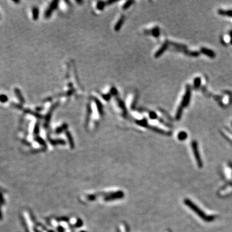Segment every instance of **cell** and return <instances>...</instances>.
Listing matches in <instances>:
<instances>
[{"mask_svg": "<svg viewBox=\"0 0 232 232\" xmlns=\"http://www.w3.org/2000/svg\"><path fill=\"white\" fill-rule=\"evenodd\" d=\"M184 203L189 208L191 209V210L194 212L195 213H196L199 217L201 218L203 220L206 221V222H212V221H213L215 219V216H213V215H206L196 204H195L191 200H190L188 198H185L184 200Z\"/></svg>", "mask_w": 232, "mask_h": 232, "instance_id": "1", "label": "cell"}, {"mask_svg": "<svg viewBox=\"0 0 232 232\" xmlns=\"http://www.w3.org/2000/svg\"><path fill=\"white\" fill-rule=\"evenodd\" d=\"M191 148H192L193 153V155H194V157L195 159L197 166L199 168H202L203 167V161H202V159L201 157L200 153L198 151V144H197V142L196 141H193L191 142Z\"/></svg>", "mask_w": 232, "mask_h": 232, "instance_id": "2", "label": "cell"}, {"mask_svg": "<svg viewBox=\"0 0 232 232\" xmlns=\"http://www.w3.org/2000/svg\"><path fill=\"white\" fill-rule=\"evenodd\" d=\"M191 86L189 85H187L186 86V91L185 93H184V96H183L182 101H181V106L183 108L186 107L188 106L189 103H190V99H191Z\"/></svg>", "mask_w": 232, "mask_h": 232, "instance_id": "3", "label": "cell"}, {"mask_svg": "<svg viewBox=\"0 0 232 232\" xmlns=\"http://www.w3.org/2000/svg\"><path fill=\"white\" fill-rule=\"evenodd\" d=\"M201 52L212 59L215 58V56H216L215 53L213 50H212L210 49H208V48H204V47H202V48H201Z\"/></svg>", "mask_w": 232, "mask_h": 232, "instance_id": "4", "label": "cell"}, {"mask_svg": "<svg viewBox=\"0 0 232 232\" xmlns=\"http://www.w3.org/2000/svg\"><path fill=\"white\" fill-rule=\"evenodd\" d=\"M168 45H169V43H168V41H167V42L164 43L163 45L161 46V48H159L157 51V52L155 53V57L157 58V57H160V56H161V55H162V54H163L165 51H166V50H167V48H168Z\"/></svg>", "mask_w": 232, "mask_h": 232, "instance_id": "5", "label": "cell"}, {"mask_svg": "<svg viewBox=\"0 0 232 232\" xmlns=\"http://www.w3.org/2000/svg\"><path fill=\"white\" fill-rule=\"evenodd\" d=\"M14 93H15V95H16V97H17L18 99L19 100V102H20V103L21 104V105L22 104L25 103V99H24L23 95V94H22L21 91L18 88H15Z\"/></svg>", "mask_w": 232, "mask_h": 232, "instance_id": "6", "label": "cell"}, {"mask_svg": "<svg viewBox=\"0 0 232 232\" xmlns=\"http://www.w3.org/2000/svg\"><path fill=\"white\" fill-rule=\"evenodd\" d=\"M218 13L220 15H221V16H228V17L232 18V10H222V9H219V10H218Z\"/></svg>", "mask_w": 232, "mask_h": 232, "instance_id": "7", "label": "cell"}, {"mask_svg": "<svg viewBox=\"0 0 232 232\" xmlns=\"http://www.w3.org/2000/svg\"><path fill=\"white\" fill-rule=\"evenodd\" d=\"M150 128L152 130H153V131H156V132H157V133H159V134H161L166 135V136H170L171 135V133L170 132H169V131H164V130H162V129H160V128H157V127L150 126Z\"/></svg>", "mask_w": 232, "mask_h": 232, "instance_id": "8", "label": "cell"}, {"mask_svg": "<svg viewBox=\"0 0 232 232\" xmlns=\"http://www.w3.org/2000/svg\"><path fill=\"white\" fill-rule=\"evenodd\" d=\"M183 108L180 105L177 110L176 114H175V120L176 121H179L181 119V117H182V114H183Z\"/></svg>", "mask_w": 232, "mask_h": 232, "instance_id": "9", "label": "cell"}, {"mask_svg": "<svg viewBox=\"0 0 232 232\" xmlns=\"http://www.w3.org/2000/svg\"><path fill=\"white\" fill-rule=\"evenodd\" d=\"M187 137H188V134L186 131H180L179 133L177 135V138L179 141H185L186 139H187Z\"/></svg>", "mask_w": 232, "mask_h": 232, "instance_id": "10", "label": "cell"}, {"mask_svg": "<svg viewBox=\"0 0 232 232\" xmlns=\"http://www.w3.org/2000/svg\"><path fill=\"white\" fill-rule=\"evenodd\" d=\"M124 16H122V17L120 18L119 20V21L117 22V23H116V25H115V30L116 31L119 30L120 28H121V26H122V25H123V23H124Z\"/></svg>", "mask_w": 232, "mask_h": 232, "instance_id": "11", "label": "cell"}, {"mask_svg": "<svg viewBox=\"0 0 232 232\" xmlns=\"http://www.w3.org/2000/svg\"><path fill=\"white\" fill-rule=\"evenodd\" d=\"M168 43L171 45H172L174 47H175V48H177L181 50H186L187 47L186 46L183 45H181V44H179V43H173V42H168Z\"/></svg>", "mask_w": 232, "mask_h": 232, "instance_id": "12", "label": "cell"}, {"mask_svg": "<svg viewBox=\"0 0 232 232\" xmlns=\"http://www.w3.org/2000/svg\"><path fill=\"white\" fill-rule=\"evenodd\" d=\"M94 100H95V104H96V106L97 107V110L98 111H99V114H100V115H103V109L102 104L101 103V102H100L98 99H94Z\"/></svg>", "mask_w": 232, "mask_h": 232, "instance_id": "13", "label": "cell"}, {"mask_svg": "<svg viewBox=\"0 0 232 232\" xmlns=\"http://www.w3.org/2000/svg\"><path fill=\"white\" fill-rule=\"evenodd\" d=\"M201 85V77H197L195 78L194 81H193V87L194 88H198Z\"/></svg>", "mask_w": 232, "mask_h": 232, "instance_id": "14", "label": "cell"}, {"mask_svg": "<svg viewBox=\"0 0 232 232\" xmlns=\"http://www.w3.org/2000/svg\"><path fill=\"white\" fill-rule=\"evenodd\" d=\"M32 17L34 20H37L39 18V9L38 7H34L32 9Z\"/></svg>", "mask_w": 232, "mask_h": 232, "instance_id": "15", "label": "cell"}, {"mask_svg": "<svg viewBox=\"0 0 232 232\" xmlns=\"http://www.w3.org/2000/svg\"><path fill=\"white\" fill-rule=\"evenodd\" d=\"M160 34H161V32H160V30L158 27H155L153 28V29L152 30V34L153 35V37L155 38H159V36H160Z\"/></svg>", "mask_w": 232, "mask_h": 232, "instance_id": "16", "label": "cell"}, {"mask_svg": "<svg viewBox=\"0 0 232 232\" xmlns=\"http://www.w3.org/2000/svg\"><path fill=\"white\" fill-rule=\"evenodd\" d=\"M184 53L187 55H188L190 56H192V57H197V56H199V54H200V52H199L197 51H191V52H188L186 50L184 51Z\"/></svg>", "mask_w": 232, "mask_h": 232, "instance_id": "17", "label": "cell"}, {"mask_svg": "<svg viewBox=\"0 0 232 232\" xmlns=\"http://www.w3.org/2000/svg\"><path fill=\"white\" fill-rule=\"evenodd\" d=\"M136 123L139 125L141 126L146 127L148 125V121L146 119H143L142 120H139V121H136Z\"/></svg>", "mask_w": 232, "mask_h": 232, "instance_id": "18", "label": "cell"}, {"mask_svg": "<svg viewBox=\"0 0 232 232\" xmlns=\"http://www.w3.org/2000/svg\"><path fill=\"white\" fill-rule=\"evenodd\" d=\"M25 112L26 113V114H32V115H34V116H35V117H38V118H41V117H42V116H41V115H40V114H37V113L34 112L33 111H31L30 110H28V109L25 110Z\"/></svg>", "mask_w": 232, "mask_h": 232, "instance_id": "19", "label": "cell"}, {"mask_svg": "<svg viewBox=\"0 0 232 232\" xmlns=\"http://www.w3.org/2000/svg\"><path fill=\"white\" fill-rule=\"evenodd\" d=\"M9 101V97L5 94H0V102L2 103L8 102Z\"/></svg>", "mask_w": 232, "mask_h": 232, "instance_id": "20", "label": "cell"}, {"mask_svg": "<svg viewBox=\"0 0 232 232\" xmlns=\"http://www.w3.org/2000/svg\"><path fill=\"white\" fill-rule=\"evenodd\" d=\"M159 111H161V112H162V114H163V115H164L165 117H167L168 119L170 120V121H172V117H171L170 115L167 112L165 111V110H164L162 109V108H159Z\"/></svg>", "mask_w": 232, "mask_h": 232, "instance_id": "21", "label": "cell"}, {"mask_svg": "<svg viewBox=\"0 0 232 232\" xmlns=\"http://www.w3.org/2000/svg\"><path fill=\"white\" fill-rule=\"evenodd\" d=\"M149 117H150L151 119H157L158 118V116L155 112L151 111L149 112Z\"/></svg>", "mask_w": 232, "mask_h": 232, "instance_id": "22", "label": "cell"}, {"mask_svg": "<svg viewBox=\"0 0 232 232\" xmlns=\"http://www.w3.org/2000/svg\"><path fill=\"white\" fill-rule=\"evenodd\" d=\"M52 11H53L52 9H51L50 7L48 8V10H47L45 12V17L46 18H50V16H51L52 13Z\"/></svg>", "mask_w": 232, "mask_h": 232, "instance_id": "23", "label": "cell"}, {"mask_svg": "<svg viewBox=\"0 0 232 232\" xmlns=\"http://www.w3.org/2000/svg\"><path fill=\"white\" fill-rule=\"evenodd\" d=\"M134 3V2L133 1H128V2H126L125 3H124V5L123 6V9H128V8L131 6V4Z\"/></svg>", "mask_w": 232, "mask_h": 232, "instance_id": "24", "label": "cell"}, {"mask_svg": "<svg viewBox=\"0 0 232 232\" xmlns=\"http://www.w3.org/2000/svg\"><path fill=\"white\" fill-rule=\"evenodd\" d=\"M12 106L18 110L23 109V106H22V105L21 103H12Z\"/></svg>", "mask_w": 232, "mask_h": 232, "instance_id": "25", "label": "cell"}, {"mask_svg": "<svg viewBox=\"0 0 232 232\" xmlns=\"http://www.w3.org/2000/svg\"><path fill=\"white\" fill-rule=\"evenodd\" d=\"M105 6V3H104L103 2H100L97 3V8L99 10H103L104 9Z\"/></svg>", "mask_w": 232, "mask_h": 232, "instance_id": "26", "label": "cell"}, {"mask_svg": "<svg viewBox=\"0 0 232 232\" xmlns=\"http://www.w3.org/2000/svg\"><path fill=\"white\" fill-rule=\"evenodd\" d=\"M57 3H58V2H57V1H54V2H53L52 3L50 4V8L51 9H52V10H54V9H56L57 7Z\"/></svg>", "mask_w": 232, "mask_h": 232, "instance_id": "27", "label": "cell"}, {"mask_svg": "<svg viewBox=\"0 0 232 232\" xmlns=\"http://www.w3.org/2000/svg\"><path fill=\"white\" fill-rule=\"evenodd\" d=\"M67 127H68V126L67 125V124H63V126H61V127L58 128L57 129V130H56V131H57V133H59V132H61V131H63V130H64L65 128H67Z\"/></svg>", "mask_w": 232, "mask_h": 232, "instance_id": "28", "label": "cell"}, {"mask_svg": "<svg viewBox=\"0 0 232 232\" xmlns=\"http://www.w3.org/2000/svg\"><path fill=\"white\" fill-rule=\"evenodd\" d=\"M39 123H36V124L35 125V127H34V132L35 134H38V132H39Z\"/></svg>", "mask_w": 232, "mask_h": 232, "instance_id": "29", "label": "cell"}, {"mask_svg": "<svg viewBox=\"0 0 232 232\" xmlns=\"http://www.w3.org/2000/svg\"><path fill=\"white\" fill-rule=\"evenodd\" d=\"M111 93H112L113 95H116V94L117 93V89H116L115 87H112L111 89Z\"/></svg>", "mask_w": 232, "mask_h": 232, "instance_id": "30", "label": "cell"}, {"mask_svg": "<svg viewBox=\"0 0 232 232\" xmlns=\"http://www.w3.org/2000/svg\"><path fill=\"white\" fill-rule=\"evenodd\" d=\"M102 97L104 98V99L107 100V101H108L110 99V94H107V95H102Z\"/></svg>", "mask_w": 232, "mask_h": 232, "instance_id": "31", "label": "cell"}, {"mask_svg": "<svg viewBox=\"0 0 232 232\" xmlns=\"http://www.w3.org/2000/svg\"><path fill=\"white\" fill-rule=\"evenodd\" d=\"M229 36H230V43L232 45V30L229 32Z\"/></svg>", "mask_w": 232, "mask_h": 232, "instance_id": "32", "label": "cell"}, {"mask_svg": "<svg viewBox=\"0 0 232 232\" xmlns=\"http://www.w3.org/2000/svg\"><path fill=\"white\" fill-rule=\"evenodd\" d=\"M13 2H14V3H19V1H13Z\"/></svg>", "mask_w": 232, "mask_h": 232, "instance_id": "33", "label": "cell"}, {"mask_svg": "<svg viewBox=\"0 0 232 232\" xmlns=\"http://www.w3.org/2000/svg\"><path fill=\"white\" fill-rule=\"evenodd\" d=\"M2 212H1V210H0V219H2Z\"/></svg>", "mask_w": 232, "mask_h": 232, "instance_id": "34", "label": "cell"}, {"mask_svg": "<svg viewBox=\"0 0 232 232\" xmlns=\"http://www.w3.org/2000/svg\"><path fill=\"white\" fill-rule=\"evenodd\" d=\"M231 125H232V122H231Z\"/></svg>", "mask_w": 232, "mask_h": 232, "instance_id": "35", "label": "cell"}]
</instances>
